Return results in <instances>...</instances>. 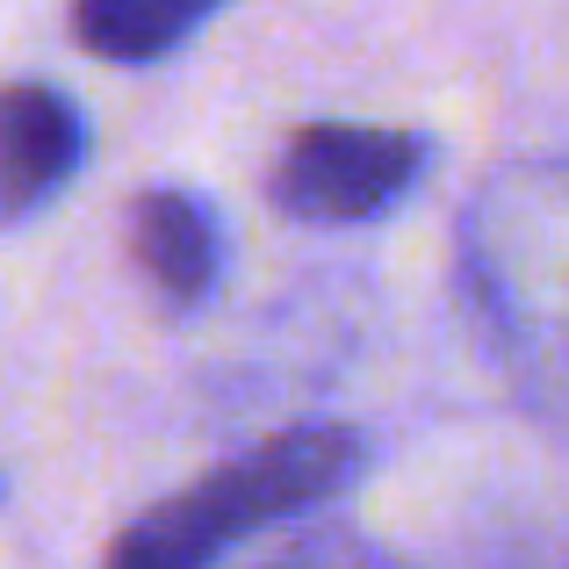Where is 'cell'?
I'll return each mask as SVG.
<instances>
[{"instance_id":"1","label":"cell","mask_w":569,"mask_h":569,"mask_svg":"<svg viewBox=\"0 0 569 569\" xmlns=\"http://www.w3.org/2000/svg\"><path fill=\"white\" fill-rule=\"evenodd\" d=\"M361 461H368V440L353 426H289L274 440L246 447L238 461L209 469L181 498L138 512L109 541L101 569H209L231 541L281 527V519H303L325 498H339L361 476Z\"/></svg>"},{"instance_id":"2","label":"cell","mask_w":569,"mask_h":569,"mask_svg":"<svg viewBox=\"0 0 569 569\" xmlns=\"http://www.w3.org/2000/svg\"><path fill=\"white\" fill-rule=\"evenodd\" d=\"M562 167L527 159L498 167L461 209V289H469L498 353L548 389L562 347Z\"/></svg>"},{"instance_id":"3","label":"cell","mask_w":569,"mask_h":569,"mask_svg":"<svg viewBox=\"0 0 569 569\" xmlns=\"http://www.w3.org/2000/svg\"><path fill=\"white\" fill-rule=\"evenodd\" d=\"M432 167V144L397 123H303L281 144L267 194L296 223H376Z\"/></svg>"},{"instance_id":"4","label":"cell","mask_w":569,"mask_h":569,"mask_svg":"<svg viewBox=\"0 0 569 569\" xmlns=\"http://www.w3.org/2000/svg\"><path fill=\"white\" fill-rule=\"evenodd\" d=\"M87 159V123L72 94L43 80L0 87V223H29L51 209Z\"/></svg>"},{"instance_id":"5","label":"cell","mask_w":569,"mask_h":569,"mask_svg":"<svg viewBox=\"0 0 569 569\" xmlns=\"http://www.w3.org/2000/svg\"><path fill=\"white\" fill-rule=\"evenodd\" d=\"M130 260H138L144 289H152L173 318L202 310L209 289H217V274H223V231H217V217H209V202L188 194V188H144L138 202H130Z\"/></svg>"},{"instance_id":"6","label":"cell","mask_w":569,"mask_h":569,"mask_svg":"<svg viewBox=\"0 0 569 569\" xmlns=\"http://www.w3.org/2000/svg\"><path fill=\"white\" fill-rule=\"evenodd\" d=\"M217 8L223 0H72V37L109 66H152L181 51Z\"/></svg>"},{"instance_id":"7","label":"cell","mask_w":569,"mask_h":569,"mask_svg":"<svg viewBox=\"0 0 569 569\" xmlns=\"http://www.w3.org/2000/svg\"><path fill=\"white\" fill-rule=\"evenodd\" d=\"M267 569H403V562L382 556L361 533H347V527H318V533H303V541H289Z\"/></svg>"}]
</instances>
